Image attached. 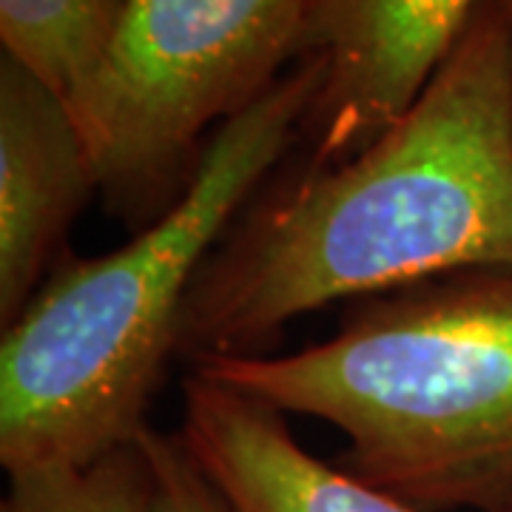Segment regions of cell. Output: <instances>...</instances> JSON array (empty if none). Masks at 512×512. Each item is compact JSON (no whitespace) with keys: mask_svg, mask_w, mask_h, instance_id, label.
<instances>
[{"mask_svg":"<svg viewBox=\"0 0 512 512\" xmlns=\"http://www.w3.org/2000/svg\"><path fill=\"white\" fill-rule=\"evenodd\" d=\"M476 268H512V23L495 0L373 143L259 188L191 288L177 353H262L305 313Z\"/></svg>","mask_w":512,"mask_h":512,"instance_id":"cell-1","label":"cell"},{"mask_svg":"<svg viewBox=\"0 0 512 512\" xmlns=\"http://www.w3.org/2000/svg\"><path fill=\"white\" fill-rule=\"evenodd\" d=\"M325 80L299 57L202 148L183 194L126 245L63 256L0 339L6 476L86 467L137 444L177 353L191 288L259 188L302 137Z\"/></svg>","mask_w":512,"mask_h":512,"instance_id":"cell-2","label":"cell"},{"mask_svg":"<svg viewBox=\"0 0 512 512\" xmlns=\"http://www.w3.org/2000/svg\"><path fill=\"white\" fill-rule=\"evenodd\" d=\"M191 367L336 427L339 464L419 512H512V268L359 299L302 350Z\"/></svg>","mask_w":512,"mask_h":512,"instance_id":"cell-3","label":"cell"},{"mask_svg":"<svg viewBox=\"0 0 512 512\" xmlns=\"http://www.w3.org/2000/svg\"><path fill=\"white\" fill-rule=\"evenodd\" d=\"M308 0H126L69 103L100 191L131 220L183 194L208 137L296 63Z\"/></svg>","mask_w":512,"mask_h":512,"instance_id":"cell-4","label":"cell"},{"mask_svg":"<svg viewBox=\"0 0 512 512\" xmlns=\"http://www.w3.org/2000/svg\"><path fill=\"white\" fill-rule=\"evenodd\" d=\"M484 0H308L299 57L325 80L305 120L308 163H342L419 100Z\"/></svg>","mask_w":512,"mask_h":512,"instance_id":"cell-5","label":"cell"},{"mask_svg":"<svg viewBox=\"0 0 512 512\" xmlns=\"http://www.w3.org/2000/svg\"><path fill=\"white\" fill-rule=\"evenodd\" d=\"M100 191L69 103L0 55V322L9 328L55 271L57 254Z\"/></svg>","mask_w":512,"mask_h":512,"instance_id":"cell-6","label":"cell"},{"mask_svg":"<svg viewBox=\"0 0 512 512\" xmlns=\"http://www.w3.org/2000/svg\"><path fill=\"white\" fill-rule=\"evenodd\" d=\"M180 433L231 512H419L313 456L274 404L194 367L183 379Z\"/></svg>","mask_w":512,"mask_h":512,"instance_id":"cell-7","label":"cell"},{"mask_svg":"<svg viewBox=\"0 0 512 512\" xmlns=\"http://www.w3.org/2000/svg\"><path fill=\"white\" fill-rule=\"evenodd\" d=\"M123 6L126 0H0L3 55L72 103L106 55Z\"/></svg>","mask_w":512,"mask_h":512,"instance_id":"cell-8","label":"cell"},{"mask_svg":"<svg viewBox=\"0 0 512 512\" xmlns=\"http://www.w3.org/2000/svg\"><path fill=\"white\" fill-rule=\"evenodd\" d=\"M146 464L137 444L86 467L9 476L0 512H143Z\"/></svg>","mask_w":512,"mask_h":512,"instance_id":"cell-9","label":"cell"},{"mask_svg":"<svg viewBox=\"0 0 512 512\" xmlns=\"http://www.w3.org/2000/svg\"><path fill=\"white\" fill-rule=\"evenodd\" d=\"M146 464L143 512H231L217 484L191 456L183 433L146 427L137 439Z\"/></svg>","mask_w":512,"mask_h":512,"instance_id":"cell-10","label":"cell"},{"mask_svg":"<svg viewBox=\"0 0 512 512\" xmlns=\"http://www.w3.org/2000/svg\"><path fill=\"white\" fill-rule=\"evenodd\" d=\"M495 3L501 6V12H504V15H507V20L512 23V0H495Z\"/></svg>","mask_w":512,"mask_h":512,"instance_id":"cell-11","label":"cell"}]
</instances>
